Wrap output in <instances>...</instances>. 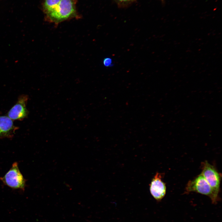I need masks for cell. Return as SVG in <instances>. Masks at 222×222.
Instances as JSON below:
<instances>
[{"label": "cell", "mask_w": 222, "mask_h": 222, "mask_svg": "<svg viewBox=\"0 0 222 222\" xmlns=\"http://www.w3.org/2000/svg\"><path fill=\"white\" fill-rule=\"evenodd\" d=\"M28 100L27 95L19 97L17 103L8 112L7 116L12 120H21L26 117L28 113L26 107Z\"/></svg>", "instance_id": "cell-5"}, {"label": "cell", "mask_w": 222, "mask_h": 222, "mask_svg": "<svg viewBox=\"0 0 222 222\" xmlns=\"http://www.w3.org/2000/svg\"><path fill=\"white\" fill-rule=\"evenodd\" d=\"M0 180L4 184L14 189L24 190L26 186V180L20 172L18 163L15 162Z\"/></svg>", "instance_id": "cell-2"}, {"label": "cell", "mask_w": 222, "mask_h": 222, "mask_svg": "<svg viewBox=\"0 0 222 222\" xmlns=\"http://www.w3.org/2000/svg\"><path fill=\"white\" fill-rule=\"evenodd\" d=\"M162 174L157 172L150 185V192L153 197L157 200L162 199L166 193V185L162 180Z\"/></svg>", "instance_id": "cell-6"}, {"label": "cell", "mask_w": 222, "mask_h": 222, "mask_svg": "<svg viewBox=\"0 0 222 222\" xmlns=\"http://www.w3.org/2000/svg\"><path fill=\"white\" fill-rule=\"evenodd\" d=\"M76 0H61L51 12L46 14L45 19L56 25L60 23L76 17Z\"/></svg>", "instance_id": "cell-1"}, {"label": "cell", "mask_w": 222, "mask_h": 222, "mask_svg": "<svg viewBox=\"0 0 222 222\" xmlns=\"http://www.w3.org/2000/svg\"><path fill=\"white\" fill-rule=\"evenodd\" d=\"M186 190L187 192H195L208 196L213 203H216L218 199V197L215 195L211 187L201 174L188 182Z\"/></svg>", "instance_id": "cell-3"}, {"label": "cell", "mask_w": 222, "mask_h": 222, "mask_svg": "<svg viewBox=\"0 0 222 222\" xmlns=\"http://www.w3.org/2000/svg\"><path fill=\"white\" fill-rule=\"evenodd\" d=\"M137 0H115L119 6L123 7L129 5Z\"/></svg>", "instance_id": "cell-9"}, {"label": "cell", "mask_w": 222, "mask_h": 222, "mask_svg": "<svg viewBox=\"0 0 222 222\" xmlns=\"http://www.w3.org/2000/svg\"><path fill=\"white\" fill-rule=\"evenodd\" d=\"M201 174L211 187L215 195L218 197L221 179L220 174L213 166L206 161L202 163Z\"/></svg>", "instance_id": "cell-4"}, {"label": "cell", "mask_w": 222, "mask_h": 222, "mask_svg": "<svg viewBox=\"0 0 222 222\" xmlns=\"http://www.w3.org/2000/svg\"><path fill=\"white\" fill-rule=\"evenodd\" d=\"M103 64L105 67H108L111 66L112 64V59L109 58H106L103 60Z\"/></svg>", "instance_id": "cell-10"}, {"label": "cell", "mask_w": 222, "mask_h": 222, "mask_svg": "<svg viewBox=\"0 0 222 222\" xmlns=\"http://www.w3.org/2000/svg\"><path fill=\"white\" fill-rule=\"evenodd\" d=\"M18 128L8 116L0 115V139L12 138Z\"/></svg>", "instance_id": "cell-7"}, {"label": "cell", "mask_w": 222, "mask_h": 222, "mask_svg": "<svg viewBox=\"0 0 222 222\" xmlns=\"http://www.w3.org/2000/svg\"><path fill=\"white\" fill-rule=\"evenodd\" d=\"M60 1L61 0H44L43 5V9L45 14L54 9Z\"/></svg>", "instance_id": "cell-8"}]
</instances>
